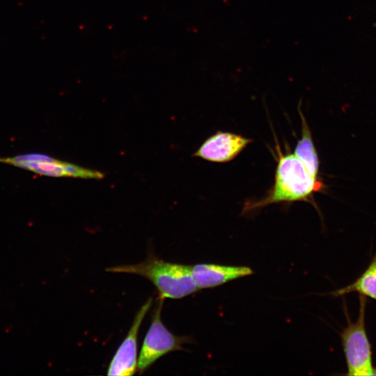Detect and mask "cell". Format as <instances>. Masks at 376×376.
<instances>
[{"mask_svg":"<svg viewBox=\"0 0 376 376\" xmlns=\"http://www.w3.org/2000/svg\"><path fill=\"white\" fill-rule=\"evenodd\" d=\"M276 149L278 163L272 187L261 199L246 203L242 214L274 203H313V194L323 188L322 182L314 179L295 154L283 155L277 143Z\"/></svg>","mask_w":376,"mask_h":376,"instance_id":"1","label":"cell"},{"mask_svg":"<svg viewBox=\"0 0 376 376\" xmlns=\"http://www.w3.org/2000/svg\"><path fill=\"white\" fill-rule=\"evenodd\" d=\"M106 271L141 276L154 284L164 299H180L198 290L189 265L166 262L152 253L140 263L111 267Z\"/></svg>","mask_w":376,"mask_h":376,"instance_id":"2","label":"cell"},{"mask_svg":"<svg viewBox=\"0 0 376 376\" xmlns=\"http://www.w3.org/2000/svg\"><path fill=\"white\" fill-rule=\"evenodd\" d=\"M164 298L159 297L152 321L144 338L137 362L139 373L146 371L159 358L167 353L183 350L182 345L191 341L189 336H176L170 332L161 320Z\"/></svg>","mask_w":376,"mask_h":376,"instance_id":"3","label":"cell"},{"mask_svg":"<svg viewBox=\"0 0 376 376\" xmlns=\"http://www.w3.org/2000/svg\"><path fill=\"white\" fill-rule=\"evenodd\" d=\"M365 301L361 297L360 310L356 322L351 323L341 334L348 375L368 376L376 375L373 366L370 345L364 324Z\"/></svg>","mask_w":376,"mask_h":376,"instance_id":"4","label":"cell"},{"mask_svg":"<svg viewBox=\"0 0 376 376\" xmlns=\"http://www.w3.org/2000/svg\"><path fill=\"white\" fill-rule=\"evenodd\" d=\"M0 162L20 167L38 174L52 177L102 179L104 174L40 153L0 157Z\"/></svg>","mask_w":376,"mask_h":376,"instance_id":"5","label":"cell"},{"mask_svg":"<svg viewBox=\"0 0 376 376\" xmlns=\"http://www.w3.org/2000/svg\"><path fill=\"white\" fill-rule=\"evenodd\" d=\"M152 304V298L150 297L135 315L126 337L109 363L108 375L130 376L133 375L137 370V336L142 321Z\"/></svg>","mask_w":376,"mask_h":376,"instance_id":"6","label":"cell"},{"mask_svg":"<svg viewBox=\"0 0 376 376\" xmlns=\"http://www.w3.org/2000/svg\"><path fill=\"white\" fill-rule=\"evenodd\" d=\"M252 141L235 133L217 131L207 139L193 155L212 162H228Z\"/></svg>","mask_w":376,"mask_h":376,"instance_id":"7","label":"cell"},{"mask_svg":"<svg viewBox=\"0 0 376 376\" xmlns=\"http://www.w3.org/2000/svg\"><path fill=\"white\" fill-rule=\"evenodd\" d=\"M191 271L198 289L214 288L233 279L251 275L248 267L201 263L191 265Z\"/></svg>","mask_w":376,"mask_h":376,"instance_id":"8","label":"cell"},{"mask_svg":"<svg viewBox=\"0 0 376 376\" xmlns=\"http://www.w3.org/2000/svg\"><path fill=\"white\" fill-rule=\"evenodd\" d=\"M301 117V138L298 141L294 154L302 162L309 174L319 180V158L314 146L311 131L303 113L298 109Z\"/></svg>","mask_w":376,"mask_h":376,"instance_id":"9","label":"cell"},{"mask_svg":"<svg viewBox=\"0 0 376 376\" xmlns=\"http://www.w3.org/2000/svg\"><path fill=\"white\" fill-rule=\"evenodd\" d=\"M354 292L376 300V253L368 267L358 279L333 292L332 295L340 296Z\"/></svg>","mask_w":376,"mask_h":376,"instance_id":"10","label":"cell"}]
</instances>
